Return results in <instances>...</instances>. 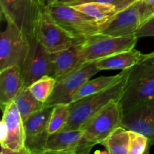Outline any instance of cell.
Masks as SVG:
<instances>
[{
    "label": "cell",
    "mask_w": 154,
    "mask_h": 154,
    "mask_svg": "<svg viewBox=\"0 0 154 154\" xmlns=\"http://www.w3.org/2000/svg\"><path fill=\"white\" fill-rule=\"evenodd\" d=\"M47 10L54 20L71 36L80 42L99 34L106 22H102L73 6L54 3Z\"/></svg>",
    "instance_id": "277c9868"
},
{
    "label": "cell",
    "mask_w": 154,
    "mask_h": 154,
    "mask_svg": "<svg viewBox=\"0 0 154 154\" xmlns=\"http://www.w3.org/2000/svg\"><path fill=\"white\" fill-rule=\"evenodd\" d=\"M130 72L120 81L108 88L71 104L70 117L67 124L61 131L80 129L86 121L106 106L112 100L120 101L124 93Z\"/></svg>",
    "instance_id": "7a4b0ae2"
},
{
    "label": "cell",
    "mask_w": 154,
    "mask_h": 154,
    "mask_svg": "<svg viewBox=\"0 0 154 154\" xmlns=\"http://www.w3.org/2000/svg\"><path fill=\"white\" fill-rule=\"evenodd\" d=\"M72 6L80 11L102 22H107L119 12L114 6L94 2Z\"/></svg>",
    "instance_id": "7402d4cb"
},
{
    "label": "cell",
    "mask_w": 154,
    "mask_h": 154,
    "mask_svg": "<svg viewBox=\"0 0 154 154\" xmlns=\"http://www.w3.org/2000/svg\"><path fill=\"white\" fill-rule=\"evenodd\" d=\"M35 39L51 54L80 43L54 20L47 9L41 13L36 23Z\"/></svg>",
    "instance_id": "9c48e42d"
},
{
    "label": "cell",
    "mask_w": 154,
    "mask_h": 154,
    "mask_svg": "<svg viewBox=\"0 0 154 154\" xmlns=\"http://www.w3.org/2000/svg\"><path fill=\"white\" fill-rule=\"evenodd\" d=\"M100 72L96 61L87 62L66 75L56 79L54 90L45 103V106H55L59 104H72V98L81 86L93 75Z\"/></svg>",
    "instance_id": "52a82bcc"
},
{
    "label": "cell",
    "mask_w": 154,
    "mask_h": 154,
    "mask_svg": "<svg viewBox=\"0 0 154 154\" xmlns=\"http://www.w3.org/2000/svg\"><path fill=\"white\" fill-rule=\"evenodd\" d=\"M149 58H154V51L153 52L150 53V54H144V59H149Z\"/></svg>",
    "instance_id": "4dcf8cb0"
},
{
    "label": "cell",
    "mask_w": 154,
    "mask_h": 154,
    "mask_svg": "<svg viewBox=\"0 0 154 154\" xmlns=\"http://www.w3.org/2000/svg\"><path fill=\"white\" fill-rule=\"evenodd\" d=\"M123 111L119 100H112L90 117L81 127L83 135L78 154L90 153L93 147L101 144L116 128L121 126Z\"/></svg>",
    "instance_id": "6da1fadb"
},
{
    "label": "cell",
    "mask_w": 154,
    "mask_h": 154,
    "mask_svg": "<svg viewBox=\"0 0 154 154\" xmlns=\"http://www.w3.org/2000/svg\"><path fill=\"white\" fill-rule=\"evenodd\" d=\"M30 48V41L13 24L7 23L0 37V71L10 66H22Z\"/></svg>",
    "instance_id": "30bf717a"
},
{
    "label": "cell",
    "mask_w": 154,
    "mask_h": 154,
    "mask_svg": "<svg viewBox=\"0 0 154 154\" xmlns=\"http://www.w3.org/2000/svg\"><path fill=\"white\" fill-rule=\"evenodd\" d=\"M77 1H79V0H57L55 3L66 5H71L73 4L74 2Z\"/></svg>",
    "instance_id": "f546056e"
},
{
    "label": "cell",
    "mask_w": 154,
    "mask_h": 154,
    "mask_svg": "<svg viewBox=\"0 0 154 154\" xmlns=\"http://www.w3.org/2000/svg\"><path fill=\"white\" fill-rule=\"evenodd\" d=\"M135 1H137V0H79V1H77L75 2H74L73 4L71 5L70 6L82 4V3L85 2H94L103 3V4L110 5L114 6V7H115L117 9V11L120 12L121 11L124 10V9L126 8L127 7H129L130 5H132V3L135 2Z\"/></svg>",
    "instance_id": "484cf974"
},
{
    "label": "cell",
    "mask_w": 154,
    "mask_h": 154,
    "mask_svg": "<svg viewBox=\"0 0 154 154\" xmlns=\"http://www.w3.org/2000/svg\"><path fill=\"white\" fill-rule=\"evenodd\" d=\"M2 111L0 124L1 153L28 154L23 120L14 102L8 105Z\"/></svg>",
    "instance_id": "ba28073f"
},
{
    "label": "cell",
    "mask_w": 154,
    "mask_h": 154,
    "mask_svg": "<svg viewBox=\"0 0 154 154\" xmlns=\"http://www.w3.org/2000/svg\"><path fill=\"white\" fill-rule=\"evenodd\" d=\"M135 35L138 38L154 36V15L141 26L135 33Z\"/></svg>",
    "instance_id": "83f0119b"
},
{
    "label": "cell",
    "mask_w": 154,
    "mask_h": 154,
    "mask_svg": "<svg viewBox=\"0 0 154 154\" xmlns=\"http://www.w3.org/2000/svg\"><path fill=\"white\" fill-rule=\"evenodd\" d=\"M138 38L135 35L113 37L94 35L80 43L79 66L87 62L96 61L113 54L135 48Z\"/></svg>",
    "instance_id": "5b68a950"
},
{
    "label": "cell",
    "mask_w": 154,
    "mask_h": 154,
    "mask_svg": "<svg viewBox=\"0 0 154 154\" xmlns=\"http://www.w3.org/2000/svg\"><path fill=\"white\" fill-rule=\"evenodd\" d=\"M14 102L16 105L23 121L32 114L45 107V103L38 100L30 92L28 87H23L21 90L14 100Z\"/></svg>",
    "instance_id": "44dd1931"
},
{
    "label": "cell",
    "mask_w": 154,
    "mask_h": 154,
    "mask_svg": "<svg viewBox=\"0 0 154 154\" xmlns=\"http://www.w3.org/2000/svg\"><path fill=\"white\" fill-rule=\"evenodd\" d=\"M141 25L154 15V0H139Z\"/></svg>",
    "instance_id": "4316f807"
},
{
    "label": "cell",
    "mask_w": 154,
    "mask_h": 154,
    "mask_svg": "<svg viewBox=\"0 0 154 154\" xmlns=\"http://www.w3.org/2000/svg\"><path fill=\"white\" fill-rule=\"evenodd\" d=\"M80 43L75 44L67 49L51 54L54 78L56 79L79 67Z\"/></svg>",
    "instance_id": "ac0fdd59"
},
{
    "label": "cell",
    "mask_w": 154,
    "mask_h": 154,
    "mask_svg": "<svg viewBox=\"0 0 154 154\" xmlns=\"http://www.w3.org/2000/svg\"><path fill=\"white\" fill-rule=\"evenodd\" d=\"M55 83V78L46 75L32 83L28 88L38 100L45 103L54 90Z\"/></svg>",
    "instance_id": "cb8c5ba5"
},
{
    "label": "cell",
    "mask_w": 154,
    "mask_h": 154,
    "mask_svg": "<svg viewBox=\"0 0 154 154\" xmlns=\"http://www.w3.org/2000/svg\"><path fill=\"white\" fill-rule=\"evenodd\" d=\"M152 99H154V58H149L132 68L119 102L124 112Z\"/></svg>",
    "instance_id": "3957f363"
},
{
    "label": "cell",
    "mask_w": 154,
    "mask_h": 154,
    "mask_svg": "<svg viewBox=\"0 0 154 154\" xmlns=\"http://www.w3.org/2000/svg\"><path fill=\"white\" fill-rule=\"evenodd\" d=\"M150 146L147 137L139 132L129 130V154H144Z\"/></svg>",
    "instance_id": "d4e9b609"
},
{
    "label": "cell",
    "mask_w": 154,
    "mask_h": 154,
    "mask_svg": "<svg viewBox=\"0 0 154 154\" xmlns=\"http://www.w3.org/2000/svg\"><path fill=\"white\" fill-rule=\"evenodd\" d=\"M100 144L110 154H129V130L118 126Z\"/></svg>",
    "instance_id": "ffe728a7"
},
{
    "label": "cell",
    "mask_w": 154,
    "mask_h": 154,
    "mask_svg": "<svg viewBox=\"0 0 154 154\" xmlns=\"http://www.w3.org/2000/svg\"><path fill=\"white\" fill-rule=\"evenodd\" d=\"M0 5L6 22L17 27L29 41L35 38L36 23L46 10L38 0H0Z\"/></svg>",
    "instance_id": "8992f818"
},
{
    "label": "cell",
    "mask_w": 154,
    "mask_h": 154,
    "mask_svg": "<svg viewBox=\"0 0 154 154\" xmlns=\"http://www.w3.org/2000/svg\"><path fill=\"white\" fill-rule=\"evenodd\" d=\"M121 126L147 137L154 144V99L141 102L123 112Z\"/></svg>",
    "instance_id": "4fadbf2b"
},
{
    "label": "cell",
    "mask_w": 154,
    "mask_h": 154,
    "mask_svg": "<svg viewBox=\"0 0 154 154\" xmlns=\"http://www.w3.org/2000/svg\"><path fill=\"white\" fill-rule=\"evenodd\" d=\"M141 26L140 2L137 0L105 23L101 34L113 37L135 35Z\"/></svg>",
    "instance_id": "5bb4252c"
},
{
    "label": "cell",
    "mask_w": 154,
    "mask_h": 154,
    "mask_svg": "<svg viewBox=\"0 0 154 154\" xmlns=\"http://www.w3.org/2000/svg\"><path fill=\"white\" fill-rule=\"evenodd\" d=\"M143 60L144 54L133 48L96 60V66L99 71L125 70L136 66Z\"/></svg>",
    "instance_id": "e0dca14e"
},
{
    "label": "cell",
    "mask_w": 154,
    "mask_h": 154,
    "mask_svg": "<svg viewBox=\"0 0 154 154\" xmlns=\"http://www.w3.org/2000/svg\"><path fill=\"white\" fill-rule=\"evenodd\" d=\"M82 135L81 129L60 131L51 134L48 136L44 153L78 154Z\"/></svg>",
    "instance_id": "2e32d148"
},
{
    "label": "cell",
    "mask_w": 154,
    "mask_h": 154,
    "mask_svg": "<svg viewBox=\"0 0 154 154\" xmlns=\"http://www.w3.org/2000/svg\"><path fill=\"white\" fill-rule=\"evenodd\" d=\"M38 1L44 9H48L50 6L54 4L57 0H38Z\"/></svg>",
    "instance_id": "f1b7e54d"
},
{
    "label": "cell",
    "mask_w": 154,
    "mask_h": 154,
    "mask_svg": "<svg viewBox=\"0 0 154 154\" xmlns=\"http://www.w3.org/2000/svg\"><path fill=\"white\" fill-rule=\"evenodd\" d=\"M54 107L45 106L23 121L26 132V150L28 154L44 153L49 133L48 123Z\"/></svg>",
    "instance_id": "7c38bea8"
},
{
    "label": "cell",
    "mask_w": 154,
    "mask_h": 154,
    "mask_svg": "<svg viewBox=\"0 0 154 154\" xmlns=\"http://www.w3.org/2000/svg\"><path fill=\"white\" fill-rule=\"evenodd\" d=\"M20 68L24 87L46 75L54 77L51 54L35 38L30 41L28 54Z\"/></svg>",
    "instance_id": "8fae6325"
},
{
    "label": "cell",
    "mask_w": 154,
    "mask_h": 154,
    "mask_svg": "<svg viewBox=\"0 0 154 154\" xmlns=\"http://www.w3.org/2000/svg\"><path fill=\"white\" fill-rule=\"evenodd\" d=\"M132 68L123 70L118 75H114V76H102L93 80L90 79L87 82L84 83L81 86V88L76 92L75 96L72 98V103L77 102L79 99L86 97L87 96L99 93V92L109 87L110 86L113 85L115 83L118 82L130 72Z\"/></svg>",
    "instance_id": "d6986e66"
},
{
    "label": "cell",
    "mask_w": 154,
    "mask_h": 154,
    "mask_svg": "<svg viewBox=\"0 0 154 154\" xmlns=\"http://www.w3.org/2000/svg\"><path fill=\"white\" fill-rule=\"evenodd\" d=\"M23 87L20 66L15 65L0 71V105L2 111L14 102Z\"/></svg>",
    "instance_id": "9a60e30c"
},
{
    "label": "cell",
    "mask_w": 154,
    "mask_h": 154,
    "mask_svg": "<svg viewBox=\"0 0 154 154\" xmlns=\"http://www.w3.org/2000/svg\"><path fill=\"white\" fill-rule=\"evenodd\" d=\"M71 104H59L54 106L48 126L49 135L63 130L70 117Z\"/></svg>",
    "instance_id": "603a6c76"
}]
</instances>
